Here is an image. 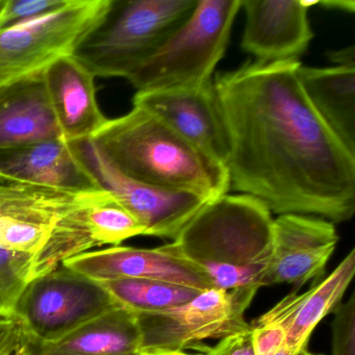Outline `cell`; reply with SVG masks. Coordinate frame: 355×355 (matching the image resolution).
I'll list each match as a JSON object with an SVG mask.
<instances>
[{"label": "cell", "mask_w": 355, "mask_h": 355, "mask_svg": "<svg viewBox=\"0 0 355 355\" xmlns=\"http://www.w3.org/2000/svg\"><path fill=\"white\" fill-rule=\"evenodd\" d=\"M299 65L249 62L213 78L230 189L278 215L349 221L355 213V155L309 103Z\"/></svg>", "instance_id": "1"}, {"label": "cell", "mask_w": 355, "mask_h": 355, "mask_svg": "<svg viewBox=\"0 0 355 355\" xmlns=\"http://www.w3.org/2000/svg\"><path fill=\"white\" fill-rule=\"evenodd\" d=\"M273 222L255 197L225 194L205 203L165 246L198 268L214 288H259L271 259Z\"/></svg>", "instance_id": "2"}, {"label": "cell", "mask_w": 355, "mask_h": 355, "mask_svg": "<svg viewBox=\"0 0 355 355\" xmlns=\"http://www.w3.org/2000/svg\"><path fill=\"white\" fill-rule=\"evenodd\" d=\"M92 140L118 171L136 182L209 201L230 190L223 165L142 107H132L125 115L107 120Z\"/></svg>", "instance_id": "3"}, {"label": "cell", "mask_w": 355, "mask_h": 355, "mask_svg": "<svg viewBox=\"0 0 355 355\" xmlns=\"http://www.w3.org/2000/svg\"><path fill=\"white\" fill-rule=\"evenodd\" d=\"M105 194L0 182V248L33 253L34 278L88 252L89 213Z\"/></svg>", "instance_id": "4"}, {"label": "cell", "mask_w": 355, "mask_h": 355, "mask_svg": "<svg viewBox=\"0 0 355 355\" xmlns=\"http://www.w3.org/2000/svg\"><path fill=\"white\" fill-rule=\"evenodd\" d=\"M196 5L197 0H110L72 55L94 76L128 80Z\"/></svg>", "instance_id": "5"}, {"label": "cell", "mask_w": 355, "mask_h": 355, "mask_svg": "<svg viewBox=\"0 0 355 355\" xmlns=\"http://www.w3.org/2000/svg\"><path fill=\"white\" fill-rule=\"evenodd\" d=\"M241 3L242 0H197L190 16L128 82L137 92L197 88L211 82Z\"/></svg>", "instance_id": "6"}, {"label": "cell", "mask_w": 355, "mask_h": 355, "mask_svg": "<svg viewBox=\"0 0 355 355\" xmlns=\"http://www.w3.org/2000/svg\"><path fill=\"white\" fill-rule=\"evenodd\" d=\"M117 306L101 282L61 265L28 284L13 313L32 344H45Z\"/></svg>", "instance_id": "7"}, {"label": "cell", "mask_w": 355, "mask_h": 355, "mask_svg": "<svg viewBox=\"0 0 355 355\" xmlns=\"http://www.w3.org/2000/svg\"><path fill=\"white\" fill-rule=\"evenodd\" d=\"M259 288H209L169 311L137 315L141 352H180L207 340H224L250 330L245 311Z\"/></svg>", "instance_id": "8"}, {"label": "cell", "mask_w": 355, "mask_h": 355, "mask_svg": "<svg viewBox=\"0 0 355 355\" xmlns=\"http://www.w3.org/2000/svg\"><path fill=\"white\" fill-rule=\"evenodd\" d=\"M109 5L110 0H69L51 13L0 32V73L20 78L73 55Z\"/></svg>", "instance_id": "9"}, {"label": "cell", "mask_w": 355, "mask_h": 355, "mask_svg": "<svg viewBox=\"0 0 355 355\" xmlns=\"http://www.w3.org/2000/svg\"><path fill=\"white\" fill-rule=\"evenodd\" d=\"M69 144L98 188L110 193L140 222L144 236L175 240L195 214L209 202L192 193L157 188L128 178L105 159L92 139Z\"/></svg>", "instance_id": "10"}, {"label": "cell", "mask_w": 355, "mask_h": 355, "mask_svg": "<svg viewBox=\"0 0 355 355\" xmlns=\"http://www.w3.org/2000/svg\"><path fill=\"white\" fill-rule=\"evenodd\" d=\"M338 242L334 224L328 220L279 215L274 219L271 259L261 286L288 284L299 290L324 273Z\"/></svg>", "instance_id": "11"}, {"label": "cell", "mask_w": 355, "mask_h": 355, "mask_svg": "<svg viewBox=\"0 0 355 355\" xmlns=\"http://www.w3.org/2000/svg\"><path fill=\"white\" fill-rule=\"evenodd\" d=\"M132 105L155 114L203 155L226 168L227 139L213 80L197 88L137 92Z\"/></svg>", "instance_id": "12"}, {"label": "cell", "mask_w": 355, "mask_h": 355, "mask_svg": "<svg viewBox=\"0 0 355 355\" xmlns=\"http://www.w3.org/2000/svg\"><path fill=\"white\" fill-rule=\"evenodd\" d=\"M241 47L257 63L298 61L313 38L305 0H242Z\"/></svg>", "instance_id": "13"}, {"label": "cell", "mask_w": 355, "mask_h": 355, "mask_svg": "<svg viewBox=\"0 0 355 355\" xmlns=\"http://www.w3.org/2000/svg\"><path fill=\"white\" fill-rule=\"evenodd\" d=\"M62 265L98 282L134 278L163 280L199 291L214 288L198 268L166 246L153 249L112 246L82 253Z\"/></svg>", "instance_id": "14"}, {"label": "cell", "mask_w": 355, "mask_h": 355, "mask_svg": "<svg viewBox=\"0 0 355 355\" xmlns=\"http://www.w3.org/2000/svg\"><path fill=\"white\" fill-rule=\"evenodd\" d=\"M43 76L63 138L67 142L94 138L109 120L97 101L95 76L73 55L51 62Z\"/></svg>", "instance_id": "15"}, {"label": "cell", "mask_w": 355, "mask_h": 355, "mask_svg": "<svg viewBox=\"0 0 355 355\" xmlns=\"http://www.w3.org/2000/svg\"><path fill=\"white\" fill-rule=\"evenodd\" d=\"M0 182L73 192L101 190L63 139L1 149Z\"/></svg>", "instance_id": "16"}, {"label": "cell", "mask_w": 355, "mask_h": 355, "mask_svg": "<svg viewBox=\"0 0 355 355\" xmlns=\"http://www.w3.org/2000/svg\"><path fill=\"white\" fill-rule=\"evenodd\" d=\"M60 139L43 70L0 85V150Z\"/></svg>", "instance_id": "17"}, {"label": "cell", "mask_w": 355, "mask_h": 355, "mask_svg": "<svg viewBox=\"0 0 355 355\" xmlns=\"http://www.w3.org/2000/svg\"><path fill=\"white\" fill-rule=\"evenodd\" d=\"M355 273V250L352 249L340 265L303 294L296 291L284 297L255 323H274L286 334V345L295 350L304 348L315 326L336 309Z\"/></svg>", "instance_id": "18"}, {"label": "cell", "mask_w": 355, "mask_h": 355, "mask_svg": "<svg viewBox=\"0 0 355 355\" xmlns=\"http://www.w3.org/2000/svg\"><path fill=\"white\" fill-rule=\"evenodd\" d=\"M137 315L117 306L55 342L32 344L31 355H140Z\"/></svg>", "instance_id": "19"}, {"label": "cell", "mask_w": 355, "mask_h": 355, "mask_svg": "<svg viewBox=\"0 0 355 355\" xmlns=\"http://www.w3.org/2000/svg\"><path fill=\"white\" fill-rule=\"evenodd\" d=\"M299 83L328 128L355 155V67L299 65Z\"/></svg>", "instance_id": "20"}, {"label": "cell", "mask_w": 355, "mask_h": 355, "mask_svg": "<svg viewBox=\"0 0 355 355\" xmlns=\"http://www.w3.org/2000/svg\"><path fill=\"white\" fill-rule=\"evenodd\" d=\"M101 284L118 305L137 315L175 309L202 292L190 286L155 279L123 278Z\"/></svg>", "instance_id": "21"}, {"label": "cell", "mask_w": 355, "mask_h": 355, "mask_svg": "<svg viewBox=\"0 0 355 355\" xmlns=\"http://www.w3.org/2000/svg\"><path fill=\"white\" fill-rule=\"evenodd\" d=\"M89 223L97 247L120 246L128 239L144 236L140 222L107 192L91 207Z\"/></svg>", "instance_id": "22"}, {"label": "cell", "mask_w": 355, "mask_h": 355, "mask_svg": "<svg viewBox=\"0 0 355 355\" xmlns=\"http://www.w3.org/2000/svg\"><path fill=\"white\" fill-rule=\"evenodd\" d=\"M35 255L0 248V315L13 313L28 284L34 279Z\"/></svg>", "instance_id": "23"}, {"label": "cell", "mask_w": 355, "mask_h": 355, "mask_svg": "<svg viewBox=\"0 0 355 355\" xmlns=\"http://www.w3.org/2000/svg\"><path fill=\"white\" fill-rule=\"evenodd\" d=\"M69 0H7L0 11V32L51 13Z\"/></svg>", "instance_id": "24"}, {"label": "cell", "mask_w": 355, "mask_h": 355, "mask_svg": "<svg viewBox=\"0 0 355 355\" xmlns=\"http://www.w3.org/2000/svg\"><path fill=\"white\" fill-rule=\"evenodd\" d=\"M332 320L331 355H355V296L340 303Z\"/></svg>", "instance_id": "25"}, {"label": "cell", "mask_w": 355, "mask_h": 355, "mask_svg": "<svg viewBox=\"0 0 355 355\" xmlns=\"http://www.w3.org/2000/svg\"><path fill=\"white\" fill-rule=\"evenodd\" d=\"M32 340L14 313L0 315V355H30Z\"/></svg>", "instance_id": "26"}, {"label": "cell", "mask_w": 355, "mask_h": 355, "mask_svg": "<svg viewBox=\"0 0 355 355\" xmlns=\"http://www.w3.org/2000/svg\"><path fill=\"white\" fill-rule=\"evenodd\" d=\"M251 347L253 355H273L286 344L284 328L274 323H255L250 325Z\"/></svg>", "instance_id": "27"}, {"label": "cell", "mask_w": 355, "mask_h": 355, "mask_svg": "<svg viewBox=\"0 0 355 355\" xmlns=\"http://www.w3.org/2000/svg\"><path fill=\"white\" fill-rule=\"evenodd\" d=\"M205 355H253L250 330L220 340L217 346L209 349Z\"/></svg>", "instance_id": "28"}, {"label": "cell", "mask_w": 355, "mask_h": 355, "mask_svg": "<svg viewBox=\"0 0 355 355\" xmlns=\"http://www.w3.org/2000/svg\"><path fill=\"white\" fill-rule=\"evenodd\" d=\"M330 61L336 64V66H345V67H355V51L354 47L343 49L340 51H334L329 53Z\"/></svg>", "instance_id": "29"}, {"label": "cell", "mask_w": 355, "mask_h": 355, "mask_svg": "<svg viewBox=\"0 0 355 355\" xmlns=\"http://www.w3.org/2000/svg\"><path fill=\"white\" fill-rule=\"evenodd\" d=\"M319 5L324 6L326 9L338 10L347 13H353L355 10V3L352 0H326L319 1Z\"/></svg>", "instance_id": "30"}, {"label": "cell", "mask_w": 355, "mask_h": 355, "mask_svg": "<svg viewBox=\"0 0 355 355\" xmlns=\"http://www.w3.org/2000/svg\"><path fill=\"white\" fill-rule=\"evenodd\" d=\"M140 355H205V354H190V353L180 351V352H169V351H157V352H141Z\"/></svg>", "instance_id": "31"}, {"label": "cell", "mask_w": 355, "mask_h": 355, "mask_svg": "<svg viewBox=\"0 0 355 355\" xmlns=\"http://www.w3.org/2000/svg\"><path fill=\"white\" fill-rule=\"evenodd\" d=\"M15 78H13V76H8V74L0 73V85L6 84V83L15 80Z\"/></svg>", "instance_id": "32"}, {"label": "cell", "mask_w": 355, "mask_h": 355, "mask_svg": "<svg viewBox=\"0 0 355 355\" xmlns=\"http://www.w3.org/2000/svg\"><path fill=\"white\" fill-rule=\"evenodd\" d=\"M30 355H31V352H30Z\"/></svg>", "instance_id": "33"}]
</instances>
